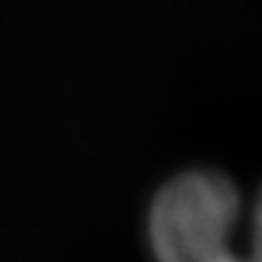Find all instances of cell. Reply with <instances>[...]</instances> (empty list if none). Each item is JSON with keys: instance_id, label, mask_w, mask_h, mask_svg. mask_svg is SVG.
Here are the masks:
<instances>
[{"instance_id": "obj_1", "label": "cell", "mask_w": 262, "mask_h": 262, "mask_svg": "<svg viewBox=\"0 0 262 262\" xmlns=\"http://www.w3.org/2000/svg\"><path fill=\"white\" fill-rule=\"evenodd\" d=\"M241 195L228 174L193 169L169 180L150 206V246L158 262H246L233 254L230 230Z\"/></svg>"}, {"instance_id": "obj_2", "label": "cell", "mask_w": 262, "mask_h": 262, "mask_svg": "<svg viewBox=\"0 0 262 262\" xmlns=\"http://www.w3.org/2000/svg\"><path fill=\"white\" fill-rule=\"evenodd\" d=\"M252 220V259L249 262H262V190L257 193Z\"/></svg>"}]
</instances>
